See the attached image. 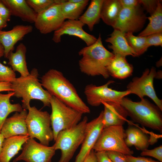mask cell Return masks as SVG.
<instances>
[{"mask_svg": "<svg viewBox=\"0 0 162 162\" xmlns=\"http://www.w3.org/2000/svg\"><path fill=\"white\" fill-rule=\"evenodd\" d=\"M41 79L42 86L52 96L83 114L90 112L89 107L80 97L73 85L61 72L50 69Z\"/></svg>", "mask_w": 162, "mask_h": 162, "instance_id": "6da1fadb", "label": "cell"}, {"mask_svg": "<svg viewBox=\"0 0 162 162\" xmlns=\"http://www.w3.org/2000/svg\"><path fill=\"white\" fill-rule=\"evenodd\" d=\"M78 53L82 56L79 61L81 72L89 76L109 77L107 68L114 55L104 46L100 34L94 43L83 48Z\"/></svg>", "mask_w": 162, "mask_h": 162, "instance_id": "7a4b0ae2", "label": "cell"}, {"mask_svg": "<svg viewBox=\"0 0 162 162\" xmlns=\"http://www.w3.org/2000/svg\"><path fill=\"white\" fill-rule=\"evenodd\" d=\"M38 69L33 68L29 75L26 76L16 78L11 83V87L14 92L13 96L21 98L23 109L28 110L31 107L30 102L32 99L41 101L44 106H50L52 96L43 88L38 79Z\"/></svg>", "mask_w": 162, "mask_h": 162, "instance_id": "3957f363", "label": "cell"}, {"mask_svg": "<svg viewBox=\"0 0 162 162\" xmlns=\"http://www.w3.org/2000/svg\"><path fill=\"white\" fill-rule=\"evenodd\" d=\"M120 104L128 116L142 126L162 133V111L157 106L143 98L135 102L124 97Z\"/></svg>", "mask_w": 162, "mask_h": 162, "instance_id": "277c9868", "label": "cell"}, {"mask_svg": "<svg viewBox=\"0 0 162 162\" xmlns=\"http://www.w3.org/2000/svg\"><path fill=\"white\" fill-rule=\"evenodd\" d=\"M88 118L85 116L74 126L61 131L53 145L56 150L61 151V156L58 162H69L84 140Z\"/></svg>", "mask_w": 162, "mask_h": 162, "instance_id": "5b68a950", "label": "cell"}, {"mask_svg": "<svg viewBox=\"0 0 162 162\" xmlns=\"http://www.w3.org/2000/svg\"><path fill=\"white\" fill-rule=\"evenodd\" d=\"M50 105L51 125L55 141L61 131L71 128L80 121L82 113L66 105L55 97L52 96Z\"/></svg>", "mask_w": 162, "mask_h": 162, "instance_id": "8992f818", "label": "cell"}, {"mask_svg": "<svg viewBox=\"0 0 162 162\" xmlns=\"http://www.w3.org/2000/svg\"><path fill=\"white\" fill-rule=\"evenodd\" d=\"M28 110L26 122L28 136L36 138L41 144L48 146L54 140L50 115L46 111L38 110L35 106L31 107Z\"/></svg>", "mask_w": 162, "mask_h": 162, "instance_id": "52a82bcc", "label": "cell"}, {"mask_svg": "<svg viewBox=\"0 0 162 162\" xmlns=\"http://www.w3.org/2000/svg\"><path fill=\"white\" fill-rule=\"evenodd\" d=\"M125 130L123 126H111L103 129L92 149L95 152L116 151L125 155L134 154L126 145Z\"/></svg>", "mask_w": 162, "mask_h": 162, "instance_id": "ba28073f", "label": "cell"}, {"mask_svg": "<svg viewBox=\"0 0 162 162\" xmlns=\"http://www.w3.org/2000/svg\"><path fill=\"white\" fill-rule=\"evenodd\" d=\"M114 82L109 80L106 84L99 86L92 84L86 85L84 93L88 104L94 106H100L102 102L120 104L124 97L130 94V92L127 90L118 91L109 88V85Z\"/></svg>", "mask_w": 162, "mask_h": 162, "instance_id": "9c48e42d", "label": "cell"}, {"mask_svg": "<svg viewBox=\"0 0 162 162\" xmlns=\"http://www.w3.org/2000/svg\"><path fill=\"white\" fill-rule=\"evenodd\" d=\"M157 72L154 67L146 68L140 77H134L127 85V90L130 94L137 95L141 99L147 96L152 99L162 111V100L157 97L155 91L153 81Z\"/></svg>", "mask_w": 162, "mask_h": 162, "instance_id": "30bf717a", "label": "cell"}, {"mask_svg": "<svg viewBox=\"0 0 162 162\" xmlns=\"http://www.w3.org/2000/svg\"><path fill=\"white\" fill-rule=\"evenodd\" d=\"M21 154L13 162H51L56 150L52 145L45 146L29 137L22 146Z\"/></svg>", "mask_w": 162, "mask_h": 162, "instance_id": "8fae6325", "label": "cell"}, {"mask_svg": "<svg viewBox=\"0 0 162 162\" xmlns=\"http://www.w3.org/2000/svg\"><path fill=\"white\" fill-rule=\"evenodd\" d=\"M62 0H56L49 8L37 14L34 23L41 33L46 34L55 31L65 21L61 9Z\"/></svg>", "mask_w": 162, "mask_h": 162, "instance_id": "7c38bea8", "label": "cell"}, {"mask_svg": "<svg viewBox=\"0 0 162 162\" xmlns=\"http://www.w3.org/2000/svg\"><path fill=\"white\" fill-rule=\"evenodd\" d=\"M146 18L139 6L133 8H122L113 28L125 33H133L142 28Z\"/></svg>", "mask_w": 162, "mask_h": 162, "instance_id": "4fadbf2b", "label": "cell"}, {"mask_svg": "<svg viewBox=\"0 0 162 162\" xmlns=\"http://www.w3.org/2000/svg\"><path fill=\"white\" fill-rule=\"evenodd\" d=\"M103 116V110L97 118L87 122L85 137L80 151L76 158L75 162H83L92 149L104 128Z\"/></svg>", "mask_w": 162, "mask_h": 162, "instance_id": "5bb4252c", "label": "cell"}, {"mask_svg": "<svg viewBox=\"0 0 162 162\" xmlns=\"http://www.w3.org/2000/svg\"><path fill=\"white\" fill-rule=\"evenodd\" d=\"M84 25L79 20L65 21L61 26L54 32L52 40L54 42L58 43L61 42L62 36L67 34L77 37L83 41L87 46H90L96 42L97 38L84 31L82 27Z\"/></svg>", "mask_w": 162, "mask_h": 162, "instance_id": "9a60e30c", "label": "cell"}, {"mask_svg": "<svg viewBox=\"0 0 162 162\" xmlns=\"http://www.w3.org/2000/svg\"><path fill=\"white\" fill-rule=\"evenodd\" d=\"M27 114V110L23 109L21 112H16L5 119L0 132L5 139L16 136H28L26 122Z\"/></svg>", "mask_w": 162, "mask_h": 162, "instance_id": "2e32d148", "label": "cell"}, {"mask_svg": "<svg viewBox=\"0 0 162 162\" xmlns=\"http://www.w3.org/2000/svg\"><path fill=\"white\" fill-rule=\"evenodd\" d=\"M33 30L31 25H18L8 31L0 30V43L4 47L5 57L7 58L9 53L14 50V45L18 41Z\"/></svg>", "mask_w": 162, "mask_h": 162, "instance_id": "e0dca14e", "label": "cell"}, {"mask_svg": "<svg viewBox=\"0 0 162 162\" xmlns=\"http://www.w3.org/2000/svg\"><path fill=\"white\" fill-rule=\"evenodd\" d=\"M104 106L103 121L104 128L113 126H123L128 116L124 108L119 103L102 102Z\"/></svg>", "mask_w": 162, "mask_h": 162, "instance_id": "ac0fdd59", "label": "cell"}, {"mask_svg": "<svg viewBox=\"0 0 162 162\" xmlns=\"http://www.w3.org/2000/svg\"><path fill=\"white\" fill-rule=\"evenodd\" d=\"M9 10L11 16L24 21L34 23L37 14L29 6L26 0H1Z\"/></svg>", "mask_w": 162, "mask_h": 162, "instance_id": "d6986e66", "label": "cell"}, {"mask_svg": "<svg viewBox=\"0 0 162 162\" xmlns=\"http://www.w3.org/2000/svg\"><path fill=\"white\" fill-rule=\"evenodd\" d=\"M125 33L114 29L105 41L111 44L109 47L113 50L114 55H118L125 57L130 55L137 57L125 36Z\"/></svg>", "mask_w": 162, "mask_h": 162, "instance_id": "ffe728a7", "label": "cell"}, {"mask_svg": "<svg viewBox=\"0 0 162 162\" xmlns=\"http://www.w3.org/2000/svg\"><path fill=\"white\" fill-rule=\"evenodd\" d=\"M29 138L28 135H19L5 139L0 156V162H10L22 150L23 144Z\"/></svg>", "mask_w": 162, "mask_h": 162, "instance_id": "44dd1931", "label": "cell"}, {"mask_svg": "<svg viewBox=\"0 0 162 162\" xmlns=\"http://www.w3.org/2000/svg\"><path fill=\"white\" fill-rule=\"evenodd\" d=\"M26 46L20 43L16 47L15 52H10L7 58L9 61L8 64L14 72H19L21 76H26L30 74L26 62Z\"/></svg>", "mask_w": 162, "mask_h": 162, "instance_id": "7402d4cb", "label": "cell"}, {"mask_svg": "<svg viewBox=\"0 0 162 162\" xmlns=\"http://www.w3.org/2000/svg\"><path fill=\"white\" fill-rule=\"evenodd\" d=\"M125 142L129 148L134 146L142 151L148 149L150 144L148 136L139 128L129 125L125 130Z\"/></svg>", "mask_w": 162, "mask_h": 162, "instance_id": "603a6c76", "label": "cell"}, {"mask_svg": "<svg viewBox=\"0 0 162 162\" xmlns=\"http://www.w3.org/2000/svg\"><path fill=\"white\" fill-rule=\"evenodd\" d=\"M122 8L119 0H104L100 18L106 25L113 27Z\"/></svg>", "mask_w": 162, "mask_h": 162, "instance_id": "cb8c5ba5", "label": "cell"}, {"mask_svg": "<svg viewBox=\"0 0 162 162\" xmlns=\"http://www.w3.org/2000/svg\"><path fill=\"white\" fill-rule=\"evenodd\" d=\"M104 0H92L87 9L78 20L86 24L90 31L100 18L101 9Z\"/></svg>", "mask_w": 162, "mask_h": 162, "instance_id": "d4e9b609", "label": "cell"}, {"mask_svg": "<svg viewBox=\"0 0 162 162\" xmlns=\"http://www.w3.org/2000/svg\"><path fill=\"white\" fill-rule=\"evenodd\" d=\"M14 94L13 92H9L6 94L0 93V133L2 125L8 115L13 112H20L23 109L20 104L10 103V99Z\"/></svg>", "mask_w": 162, "mask_h": 162, "instance_id": "484cf974", "label": "cell"}, {"mask_svg": "<svg viewBox=\"0 0 162 162\" xmlns=\"http://www.w3.org/2000/svg\"><path fill=\"white\" fill-rule=\"evenodd\" d=\"M147 18L149 20V23L138 36L145 37L155 33H162V6L161 1L158 0L155 11Z\"/></svg>", "mask_w": 162, "mask_h": 162, "instance_id": "4316f807", "label": "cell"}, {"mask_svg": "<svg viewBox=\"0 0 162 162\" xmlns=\"http://www.w3.org/2000/svg\"><path fill=\"white\" fill-rule=\"evenodd\" d=\"M89 1L83 0L81 2L74 3L63 0L61 3V9L65 19L78 20L88 5Z\"/></svg>", "mask_w": 162, "mask_h": 162, "instance_id": "83f0119b", "label": "cell"}, {"mask_svg": "<svg viewBox=\"0 0 162 162\" xmlns=\"http://www.w3.org/2000/svg\"><path fill=\"white\" fill-rule=\"evenodd\" d=\"M125 36L137 57L143 54L148 48L146 43V36H136L131 32L125 33Z\"/></svg>", "mask_w": 162, "mask_h": 162, "instance_id": "f1b7e54d", "label": "cell"}, {"mask_svg": "<svg viewBox=\"0 0 162 162\" xmlns=\"http://www.w3.org/2000/svg\"><path fill=\"white\" fill-rule=\"evenodd\" d=\"M29 6L37 14L47 9L56 0H26Z\"/></svg>", "mask_w": 162, "mask_h": 162, "instance_id": "f546056e", "label": "cell"}, {"mask_svg": "<svg viewBox=\"0 0 162 162\" xmlns=\"http://www.w3.org/2000/svg\"><path fill=\"white\" fill-rule=\"evenodd\" d=\"M114 55V58L107 68L110 75L111 76L128 63L125 57L118 55Z\"/></svg>", "mask_w": 162, "mask_h": 162, "instance_id": "4dcf8cb0", "label": "cell"}, {"mask_svg": "<svg viewBox=\"0 0 162 162\" xmlns=\"http://www.w3.org/2000/svg\"><path fill=\"white\" fill-rule=\"evenodd\" d=\"M16 78V74L11 68L5 66L0 62V82L12 83Z\"/></svg>", "mask_w": 162, "mask_h": 162, "instance_id": "1f68e13d", "label": "cell"}, {"mask_svg": "<svg viewBox=\"0 0 162 162\" xmlns=\"http://www.w3.org/2000/svg\"><path fill=\"white\" fill-rule=\"evenodd\" d=\"M133 68L131 64L128 63L124 67L113 73L111 76L117 79H125L132 75Z\"/></svg>", "mask_w": 162, "mask_h": 162, "instance_id": "d6a6232c", "label": "cell"}, {"mask_svg": "<svg viewBox=\"0 0 162 162\" xmlns=\"http://www.w3.org/2000/svg\"><path fill=\"white\" fill-rule=\"evenodd\" d=\"M141 156H149L154 158L160 162H162V146L156 147L153 149H148L142 151Z\"/></svg>", "mask_w": 162, "mask_h": 162, "instance_id": "836d02e7", "label": "cell"}, {"mask_svg": "<svg viewBox=\"0 0 162 162\" xmlns=\"http://www.w3.org/2000/svg\"><path fill=\"white\" fill-rule=\"evenodd\" d=\"M146 43L148 47L152 46H162V33H155L146 36Z\"/></svg>", "mask_w": 162, "mask_h": 162, "instance_id": "e575fe53", "label": "cell"}, {"mask_svg": "<svg viewBox=\"0 0 162 162\" xmlns=\"http://www.w3.org/2000/svg\"><path fill=\"white\" fill-rule=\"evenodd\" d=\"M158 0H139L140 4H142L144 8L151 15L156 10Z\"/></svg>", "mask_w": 162, "mask_h": 162, "instance_id": "d590c367", "label": "cell"}, {"mask_svg": "<svg viewBox=\"0 0 162 162\" xmlns=\"http://www.w3.org/2000/svg\"><path fill=\"white\" fill-rule=\"evenodd\" d=\"M106 152L112 162H128L124 154L118 152L108 151Z\"/></svg>", "mask_w": 162, "mask_h": 162, "instance_id": "8d00e7d4", "label": "cell"}, {"mask_svg": "<svg viewBox=\"0 0 162 162\" xmlns=\"http://www.w3.org/2000/svg\"><path fill=\"white\" fill-rule=\"evenodd\" d=\"M11 16L9 9L0 0V17L8 22L10 20Z\"/></svg>", "mask_w": 162, "mask_h": 162, "instance_id": "74e56055", "label": "cell"}, {"mask_svg": "<svg viewBox=\"0 0 162 162\" xmlns=\"http://www.w3.org/2000/svg\"><path fill=\"white\" fill-rule=\"evenodd\" d=\"M125 157L128 162H160L150 158L144 157H135L132 155H125Z\"/></svg>", "mask_w": 162, "mask_h": 162, "instance_id": "f35d334b", "label": "cell"}, {"mask_svg": "<svg viewBox=\"0 0 162 162\" xmlns=\"http://www.w3.org/2000/svg\"><path fill=\"white\" fill-rule=\"evenodd\" d=\"M122 8H133L140 6L139 0H119Z\"/></svg>", "mask_w": 162, "mask_h": 162, "instance_id": "ab89813d", "label": "cell"}, {"mask_svg": "<svg viewBox=\"0 0 162 162\" xmlns=\"http://www.w3.org/2000/svg\"><path fill=\"white\" fill-rule=\"evenodd\" d=\"M95 155L97 162H112L106 151L95 152Z\"/></svg>", "mask_w": 162, "mask_h": 162, "instance_id": "60d3db41", "label": "cell"}, {"mask_svg": "<svg viewBox=\"0 0 162 162\" xmlns=\"http://www.w3.org/2000/svg\"><path fill=\"white\" fill-rule=\"evenodd\" d=\"M83 162H97L95 152L93 149L91 151Z\"/></svg>", "mask_w": 162, "mask_h": 162, "instance_id": "b9f144b4", "label": "cell"}, {"mask_svg": "<svg viewBox=\"0 0 162 162\" xmlns=\"http://www.w3.org/2000/svg\"><path fill=\"white\" fill-rule=\"evenodd\" d=\"M3 91L13 92L11 87V83L0 82V92Z\"/></svg>", "mask_w": 162, "mask_h": 162, "instance_id": "7bdbcfd3", "label": "cell"}, {"mask_svg": "<svg viewBox=\"0 0 162 162\" xmlns=\"http://www.w3.org/2000/svg\"><path fill=\"white\" fill-rule=\"evenodd\" d=\"M8 26L7 22L0 17V30Z\"/></svg>", "mask_w": 162, "mask_h": 162, "instance_id": "ee69618b", "label": "cell"}, {"mask_svg": "<svg viewBox=\"0 0 162 162\" xmlns=\"http://www.w3.org/2000/svg\"><path fill=\"white\" fill-rule=\"evenodd\" d=\"M5 139L3 135L0 133V156L1 154L3 144Z\"/></svg>", "mask_w": 162, "mask_h": 162, "instance_id": "f6af8a7d", "label": "cell"}, {"mask_svg": "<svg viewBox=\"0 0 162 162\" xmlns=\"http://www.w3.org/2000/svg\"><path fill=\"white\" fill-rule=\"evenodd\" d=\"M4 55V50L3 46L0 43V58Z\"/></svg>", "mask_w": 162, "mask_h": 162, "instance_id": "bcb514c9", "label": "cell"}]
</instances>
